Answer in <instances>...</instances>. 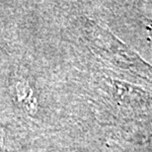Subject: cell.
I'll use <instances>...</instances> for the list:
<instances>
[{"label": "cell", "instance_id": "obj_1", "mask_svg": "<svg viewBox=\"0 0 152 152\" xmlns=\"http://www.w3.org/2000/svg\"><path fill=\"white\" fill-rule=\"evenodd\" d=\"M14 98L18 103L23 105L24 109L29 114L35 115L38 111V98L34 93V89L27 80H18L13 86Z\"/></svg>", "mask_w": 152, "mask_h": 152}, {"label": "cell", "instance_id": "obj_2", "mask_svg": "<svg viewBox=\"0 0 152 152\" xmlns=\"http://www.w3.org/2000/svg\"><path fill=\"white\" fill-rule=\"evenodd\" d=\"M5 151V130L0 127V152Z\"/></svg>", "mask_w": 152, "mask_h": 152}]
</instances>
